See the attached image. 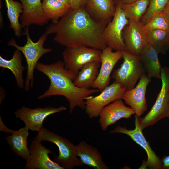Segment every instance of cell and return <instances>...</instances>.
I'll list each match as a JSON object with an SVG mask.
<instances>
[{
	"label": "cell",
	"mask_w": 169,
	"mask_h": 169,
	"mask_svg": "<svg viewBox=\"0 0 169 169\" xmlns=\"http://www.w3.org/2000/svg\"><path fill=\"white\" fill-rule=\"evenodd\" d=\"M108 23L94 20L85 7L71 9L57 23L47 27L45 33L55 34L53 40L66 47L85 45L102 50L107 46L103 32Z\"/></svg>",
	"instance_id": "1"
},
{
	"label": "cell",
	"mask_w": 169,
	"mask_h": 169,
	"mask_svg": "<svg viewBox=\"0 0 169 169\" xmlns=\"http://www.w3.org/2000/svg\"><path fill=\"white\" fill-rule=\"evenodd\" d=\"M64 64L61 61L50 64L37 63L35 69L46 75L50 81L48 89L37 98L42 99L55 95L62 96L69 103L70 113L76 107L84 110L87 98L100 91L97 89L77 87L74 82L77 74L66 69Z\"/></svg>",
	"instance_id": "2"
},
{
	"label": "cell",
	"mask_w": 169,
	"mask_h": 169,
	"mask_svg": "<svg viewBox=\"0 0 169 169\" xmlns=\"http://www.w3.org/2000/svg\"><path fill=\"white\" fill-rule=\"evenodd\" d=\"M24 34L26 36L27 41L23 46L18 45L15 40L11 38L8 43V45L15 48L24 55L27 65L26 77L25 81L24 90L28 91L33 84L34 70L40 58L44 54L51 52L50 48H45L44 42L47 39V35L44 33L36 42H33L30 37L29 27L25 28Z\"/></svg>",
	"instance_id": "3"
},
{
	"label": "cell",
	"mask_w": 169,
	"mask_h": 169,
	"mask_svg": "<svg viewBox=\"0 0 169 169\" xmlns=\"http://www.w3.org/2000/svg\"><path fill=\"white\" fill-rule=\"evenodd\" d=\"M38 132L35 137L36 139L41 142L46 141L51 142L57 146L59 154L54 157L53 161L63 169H73L84 165L77 156L76 145L67 139L44 127Z\"/></svg>",
	"instance_id": "4"
},
{
	"label": "cell",
	"mask_w": 169,
	"mask_h": 169,
	"mask_svg": "<svg viewBox=\"0 0 169 169\" xmlns=\"http://www.w3.org/2000/svg\"><path fill=\"white\" fill-rule=\"evenodd\" d=\"M161 87L156 101L149 111L143 118H141L143 130L169 117V68L161 67Z\"/></svg>",
	"instance_id": "5"
},
{
	"label": "cell",
	"mask_w": 169,
	"mask_h": 169,
	"mask_svg": "<svg viewBox=\"0 0 169 169\" xmlns=\"http://www.w3.org/2000/svg\"><path fill=\"white\" fill-rule=\"evenodd\" d=\"M122 53L123 62L120 67L113 71L111 77L125 87L126 90H131L146 72L139 56L125 50Z\"/></svg>",
	"instance_id": "6"
},
{
	"label": "cell",
	"mask_w": 169,
	"mask_h": 169,
	"mask_svg": "<svg viewBox=\"0 0 169 169\" xmlns=\"http://www.w3.org/2000/svg\"><path fill=\"white\" fill-rule=\"evenodd\" d=\"M126 90L125 87L114 81L98 95L87 97L85 100L84 110L89 118L92 119L99 116L103 108L118 99H121Z\"/></svg>",
	"instance_id": "7"
},
{
	"label": "cell",
	"mask_w": 169,
	"mask_h": 169,
	"mask_svg": "<svg viewBox=\"0 0 169 169\" xmlns=\"http://www.w3.org/2000/svg\"><path fill=\"white\" fill-rule=\"evenodd\" d=\"M133 129H129L125 127L117 125L110 133H121L129 136L134 141L141 146L146 151L147 159L144 161L146 168L150 169H162L161 160L151 148L149 142L143 133L140 121V117L135 115Z\"/></svg>",
	"instance_id": "8"
},
{
	"label": "cell",
	"mask_w": 169,
	"mask_h": 169,
	"mask_svg": "<svg viewBox=\"0 0 169 169\" xmlns=\"http://www.w3.org/2000/svg\"><path fill=\"white\" fill-rule=\"evenodd\" d=\"M102 50L85 45L66 47L62 53L65 68L77 74L86 63L100 61Z\"/></svg>",
	"instance_id": "9"
},
{
	"label": "cell",
	"mask_w": 169,
	"mask_h": 169,
	"mask_svg": "<svg viewBox=\"0 0 169 169\" xmlns=\"http://www.w3.org/2000/svg\"><path fill=\"white\" fill-rule=\"evenodd\" d=\"M129 22L119 2L116 6V11L112 20L109 22L103 32V37L107 46L116 51L125 50L122 33L124 28Z\"/></svg>",
	"instance_id": "10"
},
{
	"label": "cell",
	"mask_w": 169,
	"mask_h": 169,
	"mask_svg": "<svg viewBox=\"0 0 169 169\" xmlns=\"http://www.w3.org/2000/svg\"><path fill=\"white\" fill-rule=\"evenodd\" d=\"M65 107H58L46 106L34 109L26 107L24 106L17 109L14 113L17 118H19L25 124V126L32 131L39 132L44 127L43 124L48 116L66 110Z\"/></svg>",
	"instance_id": "11"
},
{
	"label": "cell",
	"mask_w": 169,
	"mask_h": 169,
	"mask_svg": "<svg viewBox=\"0 0 169 169\" xmlns=\"http://www.w3.org/2000/svg\"><path fill=\"white\" fill-rule=\"evenodd\" d=\"M143 26L141 21L129 20L123 31L125 50L134 55L139 56L148 43Z\"/></svg>",
	"instance_id": "12"
},
{
	"label": "cell",
	"mask_w": 169,
	"mask_h": 169,
	"mask_svg": "<svg viewBox=\"0 0 169 169\" xmlns=\"http://www.w3.org/2000/svg\"><path fill=\"white\" fill-rule=\"evenodd\" d=\"M41 141L34 138L31 141L29 155L26 160L24 169H63L49 157L54 153L42 145Z\"/></svg>",
	"instance_id": "13"
},
{
	"label": "cell",
	"mask_w": 169,
	"mask_h": 169,
	"mask_svg": "<svg viewBox=\"0 0 169 169\" xmlns=\"http://www.w3.org/2000/svg\"><path fill=\"white\" fill-rule=\"evenodd\" d=\"M107 46L102 50L100 55L101 67L97 77L91 88L102 91L108 86L113 69L118 62L123 57L122 51H116Z\"/></svg>",
	"instance_id": "14"
},
{
	"label": "cell",
	"mask_w": 169,
	"mask_h": 169,
	"mask_svg": "<svg viewBox=\"0 0 169 169\" xmlns=\"http://www.w3.org/2000/svg\"><path fill=\"white\" fill-rule=\"evenodd\" d=\"M151 81V79L148 77L146 72L144 73L137 85L131 90H126L122 97L121 99L134 110L138 116L140 117L147 110L146 93L147 87Z\"/></svg>",
	"instance_id": "15"
},
{
	"label": "cell",
	"mask_w": 169,
	"mask_h": 169,
	"mask_svg": "<svg viewBox=\"0 0 169 169\" xmlns=\"http://www.w3.org/2000/svg\"><path fill=\"white\" fill-rule=\"evenodd\" d=\"M136 114L134 110L126 106L122 99H118L106 106L100 111L99 121L101 129L105 131L110 125L122 118L128 119Z\"/></svg>",
	"instance_id": "16"
},
{
	"label": "cell",
	"mask_w": 169,
	"mask_h": 169,
	"mask_svg": "<svg viewBox=\"0 0 169 169\" xmlns=\"http://www.w3.org/2000/svg\"><path fill=\"white\" fill-rule=\"evenodd\" d=\"M29 130L25 126L18 130L8 128L4 124L0 116V131L11 134L5 137L11 149L15 154L25 160L30 154L27 144Z\"/></svg>",
	"instance_id": "17"
},
{
	"label": "cell",
	"mask_w": 169,
	"mask_h": 169,
	"mask_svg": "<svg viewBox=\"0 0 169 169\" xmlns=\"http://www.w3.org/2000/svg\"><path fill=\"white\" fill-rule=\"evenodd\" d=\"M20 0L23 7L20 18L22 28L33 24L42 26L48 23L49 20L45 14L41 0Z\"/></svg>",
	"instance_id": "18"
},
{
	"label": "cell",
	"mask_w": 169,
	"mask_h": 169,
	"mask_svg": "<svg viewBox=\"0 0 169 169\" xmlns=\"http://www.w3.org/2000/svg\"><path fill=\"white\" fill-rule=\"evenodd\" d=\"M85 8L90 16L98 22L108 23L116 11L113 0H88Z\"/></svg>",
	"instance_id": "19"
},
{
	"label": "cell",
	"mask_w": 169,
	"mask_h": 169,
	"mask_svg": "<svg viewBox=\"0 0 169 169\" xmlns=\"http://www.w3.org/2000/svg\"><path fill=\"white\" fill-rule=\"evenodd\" d=\"M77 155L84 164L95 169H108L97 148L82 141L76 145Z\"/></svg>",
	"instance_id": "20"
},
{
	"label": "cell",
	"mask_w": 169,
	"mask_h": 169,
	"mask_svg": "<svg viewBox=\"0 0 169 169\" xmlns=\"http://www.w3.org/2000/svg\"><path fill=\"white\" fill-rule=\"evenodd\" d=\"M158 54L156 49L148 43L139 56L146 74L150 78L154 77L161 79V67Z\"/></svg>",
	"instance_id": "21"
},
{
	"label": "cell",
	"mask_w": 169,
	"mask_h": 169,
	"mask_svg": "<svg viewBox=\"0 0 169 169\" xmlns=\"http://www.w3.org/2000/svg\"><path fill=\"white\" fill-rule=\"evenodd\" d=\"M100 63V61H94L85 64L79 72L74 81L75 85L80 88H91L98 76Z\"/></svg>",
	"instance_id": "22"
},
{
	"label": "cell",
	"mask_w": 169,
	"mask_h": 169,
	"mask_svg": "<svg viewBox=\"0 0 169 169\" xmlns=\"http://www.w3.org/2000/svg\"><path fill=\"white\" fill-rule=\"evenodd\" d=\"M22 53L16 49L12 58L9 60L0 56V67L10 70L15 78L17 87L20 89L23 88L25 83L23 77V72L25 67L22 65Z\"/></svg>",
	"instance_id": "23"
},
{
	"label": "cell",
	"mask_w": 169,
	"mask_h": 169,
	"mask_svg": "<svg viewBox=\"0 0 169 169\" xmlns=\"http://www.w3.org/2000/svg\"><path fill=\"white\" fill-rule=\"evenodd\" d=\"M7 8V13L10 22V28L14 31L15 36L20 37L23 34L22 28L19 21L21 13L23 12V5L13 0H4Z\"/></svg>",
	"instance_id": "24"
},
{
	"label": "cell",
	"mask_w": 169,
	"mask_h": 169,
	"mask_svg": "<svg viewBox=\"0 0 169 169\" xmlns=\"http://www.w3.org/2000/svg\"><path fill=\"white\" fill-rule=\"evenodd\" d=\"M148 43L159 53H164L169 48V31L160 29H145Z\"/></svg>",
	"instance_id": "25"
},
{
	"label": "cell",
	"mask_w": 169,
	"mask_h": 169,
	"mask_svg": "<svg viewBox=\"0 0 169 169\" xmlns=\"http://www.w3.org/2000/svg\"><path fill=\"white\" fill-rule=\"evenodd\" d=\"M42 7L46 16L54 24L57 23L59 19L71 9L57 0H43Z\"/></svg>",
	"instance_id": "26"
},
{
	"label": "cell",
	"mask_w": 169,
	"mask_h": 169,
	"mask_svg": "<svg viewBox=\"0 0 169 169\" xmlns=\"http://www.w3.org/2000/svg\"><path fill=\"white\" fill-rule=\"evenodd\" d=\"M150 0H138L127 4H121V8L129 20L139 21L146 13Z\"/></svg>",
	"instance_id": "27"
},
{
	"label": "cell",
	"mask_w": 169,
	"mask_h": 169,
	"mask_svg": "<svg viewBox=\"0 0 169 169\" xmlns=\"http://www.w3.org/2000/svg\"><path fill=\"white\" fill-rule=\"evenodd\" d=\"M169 5V0H150L147 11L141 21L144 25L155 15L161 13Z\"/></svg>",
	"instance_id": "28"
},
{
	"label": "cell",
	"mask_w": 169,
	"mask_h": 169,
	"mask_svg": "<svg viewBox=\"0 0 169 169\" xmlns=\"http://www.w3.org/2000/svg\"><path fill=\"white\" fill-rule=\"evenodd\" d=\"M145 29H155L169 31V25L165 15L162 13L154 16L143 26Z\"/></svg>",
	"instance_id": "29"
},
{
	"label": "cell",
	"mask_w": 169,
	"mask_h": 169,
	"mask_svg": "<svg viewBox=\"0 0 169 169\" xmlns=\"http://www.w3.org/2000/svg\"><path fill=\"white\" fill-rule=\"evenodd\" d=\"M88 0H70L71 8L75 10L85 7Z\"/></svg>",
	"instance_id": "30"
},
{
	"label": "cell",
	"mask_w": 169,
	"mask_h": 169,
	"mask_svg": "<svg viewBox=\"0 0 169 169\" xmlns=\"http://www.w3.org/2000/svg\"><path fill=\"white\" fill-rule=\"evenodd\" d=\"M162 169H169V156H164L161 160Z\"/></svg>",
	"instance_id": "31"
},
{
	"label": "cell",
	"mask_w": 169,
	"mask_h": 169,
	"mask_svg": "<svg viewBox=\"0 0 169 169\" xmlns=\"http://www.w3.org/2000/svg\"><path fill=\"white\" fill-rule=\"evenodd\" d=\"M162 13L165 15L168 22L169 25V5L163 11Z\"/></svg>",
	"instance_id": "32"
},
{
	"label": "cell",
	"mask_w": 169,
	"mask_h": 169,
	"mask_svg": "<svg viewBox=\"0 0 169 169\" xmlns=\"http://www.w3.org/2000/svg\"><path fill=\"white\" fill-rule=\"evenodd\" d=\"M63 3L67 7L71 8V4L70 0H57Z\"/></svg>",
	"instance_id": "33"
},
{
	"label": "cell",
	"mask_w": 169,
	"mask_h": 169,
	"mask_svg": "<svg viewBox=\"0 0 169 169\" xmlns=\"http://www.w3.org/2000/svg\"><path fill=\"white\" fill-rule=\"evenodd\" d=\"M138 0H120V2L121 4L130 3Z\"/></svg>",
	"instance_id": "34"
},
{
	"label": "cell",
	"mask_w": 169,
	"mask_h": 169,
	"mask_svg": "<svg viewBox=\"0 0 169 169\" xmlns=\"http://www.w3.org/2000/svg\"><path fill=\"white\" fill-rule=\"evenodd\" d=\"M120 0H113L115 6H116L119 2Z\"/></svg>",
	"instance_id": "35"
},
{
	"label": "cell",
	"mask_w": 169,
	"mask_h": 169,
	"mask_svg": "<svg viewBox=\"0 0 169 169\" xmlns=\"http://www.w3.org/2000/svg\"><path fill=\"white\" fill-rule=\"evenodd\" d=\"M168 118H169V117H168Z\"/></svg>",
	"instance_id": "36"
}]
</instances>
